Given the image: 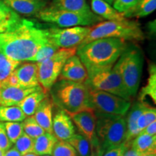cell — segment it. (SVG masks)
Here are the masks:
<instances>
[{"label":"cell","mask_w":156,"mask_h":156,"mask_svg":"<svg viewBox=\"0 0 156 156\" xmlns=\"http://www.w3.org/2000/svg\"><path fill=\"white\" fill-rule=\"evenodd\" d=\"M48 41L47 28L21 18L0 34V52L15 61L33 62L41 46Z\"/></svg>","instance_id":"1"},{"label":"cell","mask_w":156,"mask_h":156,"mask_svg":"<svg viewBox=\"0 0 156 156\" xmlns=\"http://www.w3.org/2000/svg\"><path fill=\"white\" fill-rule=\"evenodd\" d=\"M127 46L126 41L120 38H100L79 46L76 54L90 77L99 72L112 69Z\"/></svg>","instance_id":"2"},{"label":"cell","mask_w":156,"mask_h":156,"mask_svg":"<svg viewBox=\"0 0 156 156\" xmlns=\"http://www.w3.org/2000/svg\"><path fill=\"white\" fill-rule=\"evenodd\" d=\"M57 81L50 90L52 100L69 116L84 110L93 109L90 96V89L86 83Z\"/></svg>","instance_id":"3"},{"label":"cell","mask_w":156,"mask_h":156,"mask_svg":"<svg viewBox=\"0 0 156 156\" xmlns=\"http://www.w3.org/2000/svg\"><path fill=\"white\" fill-rule=\"evenodd\" d=\"M106 38L141 41L145 38V35L136 21L129 20L127 18L122 21H102L91 26L88 35L80 46L97 39Z\"/></svg>","instance_id":"4"},{"label":"cell","mask_w":156,"mask_h":156,"mask_svg":"<svg viewBox=\"0 0 156 156\" xmlns=\"http://www.w3.org/2000/svg\"><path fill=\"white\" fill-rule=\"evenodd\" d=\"M143 62L141 49L135 45H128L113 67L131 97L135 96L139 88Z\"/></svg>","instance_id":"5"},{"label":"cell","mask_w":156,"mask_h":156,"mask_svg":"<svg viewBox=\"0 0 156 156\" xmlns=\"http://www.w3.org/2000/svg\"><path fill=\"white\" fill-rule=\"evenodd\" d=\"M95 113L96 115L95 135L104 152L124 143L126 132L125 116Z\"/></svg>","instance_id":"6"},{"label":"cell","mask_w":156,"mask_h":156,"mask_svg":"<svg viewBox=\"0 0 156 156\" xmlns=\"http://www.w3.org/2000/svg\"><path fill=\"white\" fill-rule=\"evenodd\" d=\"M37 18L48 23L56 25L59 28L75 26H93L102 22L103 19L93 12H76L56 9L47 6L37 15Z\"/></svg>","instance_id":"7"},{"label":"cell","mask_w":156,"mask_h":156,"mask_svg":"<svg viewBox=\"0 0 156 156\" xmlns=\"http://www.w3.org/2000/svg\"><path fill=\"white\" fill-rule=\"evenodd\" d=\"M77 47L61 48L50 58L37 63L38 82L45 92H50L51 87L57 82L65 62L71 56L75 55Z\"/></svg>","instance_id":"8"},{"label":"cell","mask_w":156,"mask_h":156,"mask_svg":"<svg viewBox=\"0 0 156 156\" xmlns=\"http://www.w3.org/2000/svg\"><path fill=\"white\" fill-rule=\"evenodd\" d=\"M90 89L91 104L95 112L114 116H125L131 107L130 101L104 91Z\"/></svg>","instance_id":"9"},{"label":"cell","mask_w":156,"mask_h":156,"mask_svg":"<svg viewBox=\"0 0 156 156\" xmlns=\"http://www.w3.org/2000/svg\"><path fill=\"white\" fill-rule=\"evenodd\" d=\"M85 83L90 88L101 90L130 101L131 96L124 86L120 76L114 69L99 72L87 78Z\"/></svg>","instance_id":"10"},{"label":"cell","mask_w":156,"mask_h":156,"mask_svg":"<svg viewBox=\"0 0 156 156\" xmlns=\"http://www.w3.org/2000/svg\"><path fill=\"white\" fill-rule=\"evenodd\" d=\"M91 26H75L66 28H48V37L58 48L78 47L90 30Z\"/></svg>","instance_id":"11"},{"label":"cell","mask_w":156,"mask_h":156,"mask_svg":"<svg viewBox=\"0 0 156 156\" xmlns=\"http://www.w3.org/2000/svg\"><path fill=\"white\" fill-rule=\"evenodd\" d=\"M88 75L85 66L77 54L68 58L62 68L57 80H67L85 83Z\"/></svg>","instance_id":"12"},{"label":"cell","mask_w":156,"mask_h":156,"mask_svg":"<svg viewBox=\"0 0 156 156\" xmlns=\"http://www.w3.org/2000/svg\"><path fill=\"white\" fill-rule=\"evenodd\" d=\"M9 9L17 14L27 17H36L46 8L50 0H1Z\"/></svg>","instance_id":"13"},{"label":"cell","mask_w":156,"mask_h":156,"mask_svg":"<svg viewBox=\"0 0 156 156\" xmlns=\"http://www.w3.org/2000/svg\"><path fill=\"white\" fill-rule=\"evenodd\" d=\"M41 87V86L28 88L21 86L0 85V105L4 106H17L27 95Z\"/></svg>","instance_id":"14"},{"label":"cell","mask_w":156,"mask_h":156,"mask_svg":"<svg viewBox=\"0 0 156 156\" xmlns=\"http://www.w3.org/2000/svg\"><path fill=\"white\" fill-rule=\"evenodd\" d=\"M80 133L90 141L95 136L96 115L94 109H87L69 115Z\"/></svg>","instance_id":"15"},{"label":"cell","mask_w":156,"mask_h":156,"mask_svg":"<svg viewBox=\"0 0 156 156\" xmlns=\"http://www.w3.org/2000/svg\"><path fill=\"white\" fill-rule=\"evenodd\" d=\"M52 132L58 140L67 141L75 134V129L70 116L62 109L58 111L52 121Z\"/></svg>","instance_id":"16"},{"label":"cell","mask_w":156,"mask_h":156,"mask_svg":"<svg viewBox=\"0 0 156 156\" xmlns=\"http://www.w3.org/2000/svg\"><path fill=\"white\" fill-rule=\"evenodd\" d=\"M15 73L18 80L20 86L28 88L41 86L38 82L37 63H34V62L32 63H20L15 69Z\"/></svg>","instance_id":"17"},{"label":"cell","mask_w":156,"mask_h":156,"mask_svg":"<svg viewBox=\"0 0 156 156\" xmlns=\"http://www.w3.org/2000/svg\"><path fill=\"white\" fill-rule=\"evenodd\" d=\"M54 103L52 98L46 96L41 101L35 114L33 115L36 122L47 133L52 132V121H53V107Z\"/></svg>","instance_id":"18"},{"label":"cell","mask_w":156,"mask_h":156,"mask_svg":"<svg viewBox=\"0 0 156 156\" xmlns=\"http://www.w3.org/2000/svg\"><path fill=\"white\" fill-rule=\"evenodd\" d=\"M148 106L145 102H136L132 106L129 112L126 117V138L124 143L126 144L129 146H131V143L134 138L140 133L139 129L136 126V120L138 117L142 114Z\"/></svg>","instance_id":"19"},{"label":"cell","mask_w":156,"mask_h":156,"mask_svg":"<svg viewBox=\"0 0 156 156\" xmlns=\"http://www.w3.org/2000/svg\"><path fill=\"white\" fill-rule=\"evenodd\" d=\"M90 9L95 14L108 21H122L126 19L123 16L122 13L103 0H91Z\"/></svg>","instance_id":"20"},{"label":"cell","mask_w":156,"mask_h":156,"mask_svg":"<svg viewBox=\"0 0 156 156\" xmlns=\"http://www.w3.org/2000/svg\"><path fill=\"white\" fill-rule=\"evenodd\" d=\"M47 93L41 87L27 95L17 106L21 108L26 117L33 116L41 101L48 95Z\"/></svg>","instance_id":"21"},{"label":"cell","mask_w":156,"mask_h":156,"mask_svg":"<svg viewBox=\"0 0 156 156\" xmlns=\"http://www.w3.org/2000/svg\"><path fill=\"white\" fill-rule=\"evenodd\" d=\"M48 6L54 9L76 12H92L86 0H52Z\"/></svg>","instance_id":"22"},{"label":"cell","mask_w":156,"mask_h":156,"mask_svg":"<svg viewBox=\"0 0 156 156\" xmlns=\"http://www.w3.org/2000/svg\"><path fill=\"white\" fill-rule=\"evenodd\" d=\"M155 8L156 0H140L128 10L122 12V15L125 18L142 17L153 13Z\"/></svg>","instance_id":"23"},{"label":"cell","mask_w":156,"mask_h":156,"mask_svg":"<svg viewBox=\"0 0 156 156\" xmlns=\"http://www.w3.org/2000/svg\"><path fill=\"white\" fill-rule=\"evenodd\" d=\"M58 140L53 134L45 132L44 134L34 139L33 153L39 156L51 155L53 148Z\"/></svg>","instance_id":"24"},{"label":"cell","mask_w":156,"mask_h":156,"mask_svg":"<svg viewBox=\"0 0 156 156\" xmlns=\"http://www.w3.org/2000/svg\"><path fill=\"white\" fill-rule=\"evenodd\" d=\"M130 147L138 154L156 151V135L138 134L132 140Z\"/></svg>","instance_id":"25"},{"label":"cell","mask_w":156,"mask_h":156,"mask_svg":"<svg viewBox=\"0 0 156 156\" xmlns=\"http://www.w3.org/2000/svg\"><path fill=\"white\" fill-rule=\"evenodd\" d=\"M150 97L154 104L156 103V66L151 64L149 67V77L147 84L140 90L139 98L140 102H143L146 97Z\"/></svg>","instance_id":"26"},{"label":"cell","mask_w":156,"mask_h":156,"mask_svg":"<svg viewBox=\"0 0 156 156\" xmlns=\"http://www.w3.org/2000/svg\"><path fill=\"white\" fill-rule=\"evenodd\" d=\"M21 17L0 0V34L18 22Z\"/></svg>","instance_id":"27"},{"label":"cell","mask_w":156,"mask_h":156,"mask_svg":"<svg viewBox=\"0 0 156 156\" xmlns=\"http://www.w3.org/2000/svg\"><path fill=\"white\" fill-rule=\"evenodd\" d=\"M26 116L18 106H4L0 105V122H20Z\"/></svg>","instance_id":"28"},{"label":"cell","mask_w":156,"mask_h":156,"mask_svg":"<svg viewBox=\"0 0 156 156\" xmlns=\"http://www.w3.org/2000/svg\"><path fill=\"white\" fill-rule=\"evenodd\" d=\"M67 142L74 147L77 155L89 156L90 153V142L80 134H75Z\"/></svg>","instance_id":"29"},{"label":"cell","mask_w":156,"mask_h":156,"mask_svg":"<svg viewBox=\"0 0 156 156\" xmlns=\"http://www.w3.org/2000/svg\"><path fill=\"white\" fill-rule=\"evenodd\" d=\"M20 63L0 52V84L3 83L8 78Z\"/></svg>","instance_id":"30"},{"label":"cell","mask_w":156,"mask_h":156,"mask_svg":"<svg viewBox=\"0 0 156 156\" xmlns=\"http://www.w3.org/2000/svg\"><path fill=\"white\" fill-rule=\"evenodd\" d=\"M22 123L24 133L33 139H36V137L42 135L46 132L44 129L36 122L33 116L25 118Z\"/></svg>","instance_id":"31"},{"label":"cell","mask_w":156,"mask_h":156,"mask_svg":"<svg viewBox=\"0 0 156 156\" xmlns=\"http://www.w3.org/2000/svg\"><path fill=\"white\" fill-rule=\"evenodd\" d=\"M58 49L59 48L49 38V41L48 42L41 46V48L37 51L33 62L39 63V62L45 61L47 58H50L52 55H54Z\"/></svg>","instance_id":"32"},{"label":"cell","mask_w":156,"mask_h":156,"mask_svg":"<svg viewBox=\"0 0 156 156\" xmlns=\"http://www.w3.org/2000/svg\"><path fill=\"white\" fill-rule=\"evenodd\" d=\"M15 147L21 155L33 153L34 147V139L25 133H23L15 142Z\"/></svg>","instance_id":"33"},{"label":"cell","mask_w":156,"mask_h":156,"mask_svg":"<svg viewBox=\"0 0 156 156\" xmlns=\"http://www.w3.org/2000/svg\"><path fill=\"white\" fill-rule=\"evenodd\" d=\"M3 125L9 141L12 144L24 133L22 122H5Z\"/></svg>","instance_id":"34"},{"label":"cell","mask_w":156,"mask_h":156,"mask_svg":"<svg viewBox=\"0 0 156 156\" xmlns=\"http://www.w3.org/2000/svg\"><path fill=\"white\" fill-rule=\"evenodd\" d=\"M51 156H78L75 150L67 141L58 140L54 145Z\"/></svg>","instance_id":"35"},{"label":"cell","mask_w":156,"mask_h":156,"mask_svg":"<svg viewBox=\"0 0 156 156\" xmlns=\"http://www.w3.org/2000/svg\"><path fill=\"white\" fill-rule=\"evenodd\" d=\"M140 0H115L113 5L115 9L122 13L135 5Z\"/></svg>","instance_id":"36"},{"label":"cell","mask_w":156,"mask_h":156,"mask_svg":"<svg viewBox=\"0 0 156 156\" xmlns=\"http://www.w3.org/2000/svg\"><path fill=\"white\" fill-rule=\"evenodd\" d=\"M12 143L9 141L8 136L6 134L3 123L0 122V149L3 152L7 151L11 147Z\"/></svg>","instance_id":"37"},{"label":"cell","mask_w":156,"mask_h":156,"mask_svg":"<svg viewBox=\"0 0 156 156\" xmlns=\"http://www.w3.org/2000/svg\"><path fill=\"white\" fill-rule=\"evenodd\" d=\"M130 146H129L125 143H123L119 146L116 147L112 148L103 153V156H124L126 151H127Z\"/></svg>","instance_id":"38"},{"label":"cell","mask_w":156,"mask_h":156,"mask_svg":"<svg viewBox=\"0 0 156 156\" xmlns=\"http://www.w3.org/2000/svg\"><path fill=\"white\" fill-rule=\"evenodd\" d=\"M90 142V153L89 156H103L105 152L101 147L96 135Z\"/></svg>","instance_id":"39"},{"label":"cell","mask_w":156,"mask_h":156,"mask_svg":"<svg viewBox=\"0 0 156 156\" xmlns=\"http://www.w3.org/2000/svg\"><path fill=\"white\" fill-rule=\"evenodd\" d=\"M142 115L145 119L146 126L151 123L156 121V109L155 108L149 106V105L145 108V110L142 112Z\"/></svg>","instance_id":"40"},{"label":"cell","mask_w":156,"mask_h":156,"mask_svg":"<svg viewBox=\"0 0 156 156\" xmlns=\"http://www.w3.org/2000/svg\"><path fill=\"white\" fill-rule=\"evenodd\" d=\"M139 134H148V135H156V121L150 124L140 132Z\"/></svg>","instance_id":"41"},{"label":"cell","mask_w":156,"mask_h":156,"mask_svg":"<svg viewBox=\"0 0 156 156\" xmlns=\"http://www.w3.org/2000/svg\"><path fill=\"white\" fill-rule=\"evenodd\" d=\"M4 156H22L20 153L15 149V147H10L9 150L5 152Z\"/></svg>","instance_id":"42"},{"label":"cell","mask_w":156,"mask_h":156,"mask_svg":"<svg viewBox=\"0 0 156 156\" xmlns=\"http://www.w3.org/2000/svg\"><path fill=\"white\" fill-rule=\"evenodd\" d=\"M138 154L136 151H134V150H132L131 147H129L127 151H126L125 154H124V156H138Z\"/></svg>","instance_id":"43"},{"label":"cell","mask_w":156,"mask_h":156,"mask_svg":"<svg viewBox=\"0 0 156 156\" xmlns=\"http://www.w3.org/2000/svg\"><path fill=\"white\" fill-rule=\"evenodd\" d=\"M138 156H156V151L146 152V153H142L138 155Z\"/></svg>","instance_id":"44"},{"label":"cell","mask_w":156,"mask_h":156,"mask_svg":"<svg viewBox=\"0 0 156 156\" xmlns=\"http://www.w3.org/2000/svg\"><path fill=\"white\" fill-rule=\"evenodd\" d=\"M147 28H149V30H151V34H153V33L155 34V20H154V22H151L150 23L149 25H148Z\"/></svg>","instance_id":"45"},{"label":"cell","mask_w":156,"mask_h":156,"mask_svg":"<svg viewBox=\"0 0 156 156\" xmlns=\"http://www.w3.org/2000/svg\"><path fill=\"white\" fill-rule=\"evenodd\" d=\"M22 156H39V155H36V154H35L34 153H29L25 154V155H23Z\"/></svg>","instance_id":"46"},{"label":"cell","mask_w":156,"mask_h":156,"mask_svg":"<svg viewBox=\"0 0 156 156\" xmlns=\"http://www.w3.org/2000/svg\"><path fill=\"white\" fill-rule=\"evenodd\" d=\"M104 2H107L108 4H109V5H113L114 4V2H115V0H103Z\"/></svg>","instance_id":"47"},{"label":"cell","mask_w":156,"mask_h":156,"mask_svg":"<svg viewBox=\"0 0 156 156\" xmlns=\"http://www.w3.org/2000/svg\"><path fill=\"white\" fill-rule=\"evenodd\" d=\"M4 153H5V152H3L0 149V156H4Z\"/></svg>","instance_id":"48"},{"label":"cell","mask_w":156,"mask_h":156,"mask_svg":"<svg viewBox=\"0 0 156 156\" xmlns=\"http://www.w3.org/2000/svg\"><path fill=\"white\" fill-rule=\"evenodd\" d=\"M42 156H51V155H42Z\"/></svg>","instance_id":"49"}]
</instances>
